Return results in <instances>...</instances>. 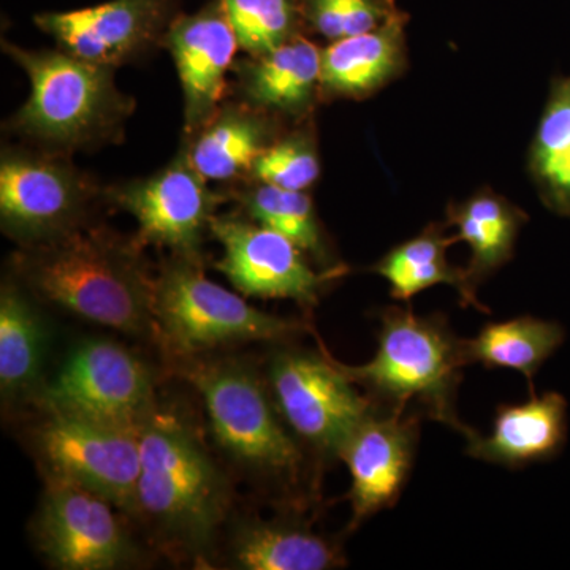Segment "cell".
I'll use <instances>...</instances> for the list:
<instances>
[{"label":"cell","instance_id":"1","mask_svg":"<svg viewBox=\"0 0 570 570\" xmlns=\"http://www.w3.org/2000/svg\"><path fill=\"white\" fill-rule=\"evenodd\" d=\"M14 268L33 294L73 316L127 335H156L154 277L135 243L81 224L22 246Z\"/></svg>","mask_w":570,"mask_h":570},{"label":"cell","instance_id":"2","mask_svg":"<svg viewBox=\"0 0 570 570\" xmlns=\"http://www.w3.org/2000/svg\"><path fill=\"white\" fill-rule=\"evenodd\" d=\"M356 385L370 393L377 409L417 414L453 428L464 438L472 428L456 414L461 370L469 365L464 340L441 316H417L412 309L389 307L381 314L376 355L360 366L340 363Z\"/></svg>","mask_w":570,"mask_h":570},{"label":"cell","instance_id":"3","mask_svg":"<svg viewBox=\"0 0 570 570\" xmlns=\"http://www.w3.org/2000/svg\"><path fill=\"white\" fill-rule=\"evenodd\" d=\"M138 513L176 546L204 553L228 509V487L197 436L179 420L149 415L138 430Z\"/></svg>","mask_w":570,"mask_h":570},{"label":"cell","instance_id":"4","mask_svg":"<svg viewBox=\"0 0 570 570\" xmlns=\"http://www.w3.org/2000/svg\"><path fill=\"white\" fill-rule=\"evenodd\" d=\"M31 81V96L14 116L18 132L52 148L104 140L134 110L115 85L112 67L67 51H28L3 43Z\"/></svg>","mask_w":570,"mask_h":570},{"label":"cell","instance_id":"5","mask_svg":"<svg viewBox=\"0 0 570 570\" xmlns=\"http://www.w3.org/2000/svg\"><path fill=\"white\" fill-rule=\"evenodd\" d=\"M156 336L181 358L230 344L279 341L306 330L292 318L262 313L205 276L198 262L175 257L154 277Z\"/></svg>","mask_w":570,"mask_h":570},{"label":"cell","instance_id":"6","mask_svg":"<svg viewBox=\"0 0 570 570\" xmlns=\"http://www.w3.org/2000/svg\"><path fill=\"white\" fill-rule=\"evenodd\" d=\"M183 374L200 392L214 439L232 459L275 478L298 474V442L284 426L272 392L253 371L236 363H202Z\"/></svg>","mask_w":570,"mask_h":570},{"label":"cell","instance_id":"7","mask_svg":"<svg viewBox=\"0 0 570 570\" xmlns=\"http://www.w3.org/2000/svg\"><path fill=\"white\" fill-rule=\"evenodd\" d=\"M268 382L288 430L326 459H340L348 438L377 409L370 396L360 395L340 362L314 352H277Z\"/></svg>","mask_w":570,"mask_h":570},{"label":"cell","instance_id":"8","mask_svg":"<svg viewBox=\"0 0 570 570\" xmlns=\"http://www.w3.org/2000/svg\"><path fill=\"white\" fill-rule=\"evenodd\" d=\"M39 401L47 412L140 428L153 414V377L121 344L86 340L40 390Z\"/></svg>","mask_w":570,"mask_h":570},{"label":"cell","instance_id":"9","mask_svg":"<svg viewBox=\"0 0 570 570\" xmlns=\"http://www.w3.org/2000/svg\"><path fill=\"white\" fill-rule=\"evenodd\" d=\"M138 430L48 412L37 430L36 449L48 478L70 480L137 515L141 471Z\"/></svg>","mask_w":570,"mask_h":570},{"label":"cell","instance_id":"10","mask_svg":"<svg viewBox=\"0 0 570 570\" xmlns=\"http://www.w3.org/2000/svg\"><path fill=\"white\" fill-rule=\"evenodd\" d=\"M108 499L59 478H48L33 535L55 568L111 570L134 561V543Z\"/></svg>","mask_w":570,"mask_h":570},{"label":"cell","instance_id":"11","mask_svg":"<svg viewBox=\"0 0 570 570\" xmlns=\"http://www.w3.org/2000/svg\"><path fill=\"white\" fill-rule=\"evenodd\" d=\"M94 195L85 175L55 157L3 153L0 217L3 232L22 246L81 225Z\"/></svg>","mask_w":570,"mask_h":570},{"label":"cell","instance_id":"12","mask_svg":"<svg viewBox=\"0 0 570 570\" xmlns=\"http://www.w3.org/2000/svg\"><path fill=\"white\" fill-rule=\"evenodd\" d=\"M209 232L224 247L216 268L236 291L264 299H294L314 307L335 272H314L295 243L257 223L213 216Z\"/></svg>","mask_w":570,"mask_h":570},{"label":"cell","instance_id":"13","mask_svg":"<svg viewBox=\"0 0 570 570\" xmlns=\"http://www.w3.org/2000/svg\"><path fill=\"white\" fill-rule=\"evenodd\" d=\"M112 195L137 219L135 245L140 249L149 245L167 247L175 257L198 262L214 204L189 154L151 178L127 184Z\"/></svg>","mask_w":570,"mask_h":570},{"label":"cell","instance_id":"14","mask_svg":"<svg viewBox=\"0 0 570 570\" xmlns=\"http://www.w3.org/2000/svg\"><path fill=\"white\" fill-rule=\"evenodd\" d=\"M419 423L417 412L376 409L348 438L340 453L351 474L348 530L400 501L414 466Z\"/></svg>","mask_w":570,"mask_h":570},{"label":"cell","instance_id":"15","mask_svg":"<svg viewBox=\"0 0 570 570\" xmlns=\"http://www.w3.org/2000/svg\"><path fill=\"white\" fill-rule=\"evenodd\" d=\"M170 11L171 0H110L91 9L37 14L36 24L63 51L115 67L156 40Z\"/></svg>","mask_w":570,"mask_h":570},{"label":"cell","instance_id":"16","mask_svg":"<svg viewBox=\"0 0 570 570\" xmlns=\"http://www.w3.org/2000/svg\"><path fill=\"white\" fill-rule=\"evenodd\" d=\"M165 39L181 80L187 130L193 132L202 129L217 112L227 71L239 47L238 39L223 0L200 13L175 20Z\"/></svg>","mask_w":570,"mask_h":570},{"label":"cell","instance_id":"17","mask_svg":"<svg viewBox=\"0 0 570 570\" xmlns=\"http://www.w3.org/2000/svg\"><path fill=\"white\" fill-rule=\"evenodd\" d=\"M568 439V401L547 392L521 404H501L493 430L483 436L472 430L466 455L510 469L528 466L557 456Z\"/></svg>","mask_w":570,"mask_h":570},{"label":"cell","instance_id":"18","mask_svg":"<svg viewBox=\"0 0 570 570\" xmlns=\"http://www.w3.org/2000/svg\"><path fill=\"white\" fill-rule=\"evenodd\" d=\"M234 568L245 570H328L346 566L337 543L292 521L243 524L232 543Z\"/></svg>","mask_w":570,"mask_h":570},{"label":"cell","instance_id":"19","mask_svg":"<svg viewBox=\"0 0 570 570\" xmlns=\"http://www.w3.org/2000/svg\"><path fill=\"white\" fill-rule=\"evenodd\" d=\"M403 21L393 13L376 31L333 41L321 55V85L358 96L382 85L400 63Z\"/></svg>","mask_w":570,"mask_h":570},{"label":"cell","instance_id":"20","mask_svg":"<svg viewBox=\"0 0 570 570\" xmlns=\"http://www.w3.org/2000/svg\"><path fill=\"white\" fill-rule=\"evenodd\" d=\"M321 55L311 41L291 39L247 63L243 85L257 107L295 112L309 102L321 82Z\"/></svg>","mask_w":570,"mask_h":570},{"label":"cell","instance_id":"21","mask_svg":"<svg viewBox=\"0 0 570 570\" xmlns=\"http://www.w3.org/2000/svg\"><path fill=\"white\" fill-rule=\"evenodd\" d=\"M47 330L39 311L11 284L0 294V390L3 401L28 395L39 382Z\"/></svg>","mask_w":570,"mask_h":570},{"label":"cell","instance_id":"22","mask_svg":"<svg viewBox=\"0 0 570 570\" xmlns=\"http://www.w3.org/2000/svg\"><path fill=\"white\" fill-rule=\"evenodd\" d=\"M564 340V328L557 322L523 316L487 324L478 336L464 340V354L468 363L515 370L531 382Z\"/></svg>","mask_w":570,"mask_h":570},{"label":"cell","instance_id":"23","mask_svg":"<svg viewBox=\"0 0 570 570\" xmlns=\"http://www.w3.org/2000/svg\"><path fill=\"white\" fill-rule=\"evenodd\" d=\"M455 242L459 238H448L441 232L428 230L395 247L374 266V272L387 279L393 298L411 299L434 285L448 284L460 292L463 306L472 305L487 313L475 298L466 272L449 265L445 250Z\"/></svg>","mask_w":570,"mask_h":570},{"label":"cell","instance_id":"24","mask_svg":"<svg viewBox=\"0 0 570 570\" xmlns=\"http://www.w3.org/2000/svg\"><path fill=\"white\" fill-rule=\"evenodd\" d=\"M264 124L247 110H227L205 124L189 159L205 181H227L245 171L266 148Z\"/></svg>","mask_w":570,"mask_h":570},{"label":"cell","instance_id":"25","mask_svg":"<svg viewBox=\"0 0 570 570\" xmlns=\"http://www.w3.org/2000/svg\"><path fill=\"white\" fill-rule=\"evenodd\" d=\"M452 223L459 227L456 238L471 247L466 276L474 288L480 276L509 261L523 217L499 198L479 195L453 213Z\"/></svg>","mask_w":570,"mask_h":570},{"label":"cell","instance_id":"26","mask_svg":"<svg viewBox=\"0 0 570 570\" xmlns=\"http://www.w3.org/2000/svg\"><path fill=\"white\" fill-rule=\"evenodd\" d=\"M242 202L254 223L272 228L295 243L303 253L324 261L325 246L313 200L303 190H288L262 183L243 194Z\"/></svg>","mask_w":570,"mask_h":570},{"label":"cell","instance_id":"27","mask_svg":"<svg viewBox=\"0 0 570 570\" xmlns=\"http://www.w3.org/2000/svg\"><path fill=\"white\" fill-rule=\"evenodd\" d=\"M225 13L243 50L262 56L291 40L296 0H223Z\"/></svg>","mask_w":570,"mask_h":570},{"label":"cell","instance_id":"28","mask_svg":"<svg viewBox=\"0 0 570 570\" xmlns=\"http://www.w3.org/2000/svg\"><path fill=\"white\" fill-rule=\"evenodd\" d=\"M390 0H302L307 20L330 40L376 31L392 17Z\"/></svg>","mask_w":570,"mask_h":570},{"label":"cell","instance_id":"29","mask_svg":"<svg viewBox=\"0 0 570 570\" xmlns=\"http://www.w3.org/2000/svg\"><path fill=\"white\" fill-rule=\"evenodd\" d=\"M318 171L317 154L303 137L285 138L266 146L253 167L255 178L262 183L288 190H305L313 186Z\"/></svg>","mask_w":570,"mask_h":570},{"label":"cell","instance_id":"30","mask_svg":"<svg viewBox=\"0 0 570 570\" xmlns=\"http://www.w3.org/2000/svg\"><path fill=\"white\" fill-rule=\"evenodd\" d=\"M570 149V78L558 82L535 138L534 163L547 189L560 174Z\"/></svg>","mask_w":570,"mask_h":570},{"label":"cell","instance_id":"31","mask_svg":"<svg viewBox=\"0 0 570 570\" xmlns=\"http://www.w3.org/2000/svg\"><path fill=\"white\" fill-rule=\"evenodd\" d=\"M551 200L561 212L570 214V149L562 164L560 174L549 187Z\"/></svg>","mask_w":570,"mask_h":570}]
</instances>
